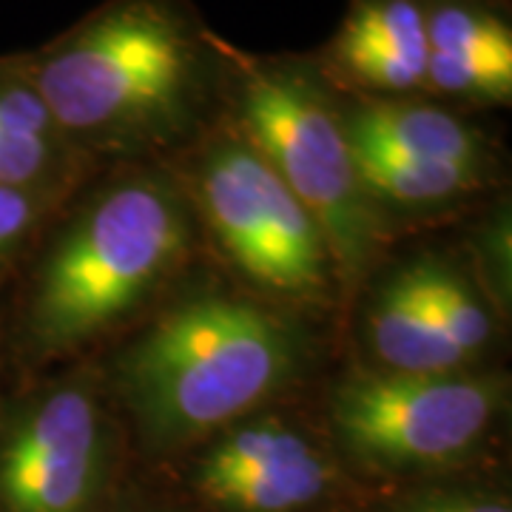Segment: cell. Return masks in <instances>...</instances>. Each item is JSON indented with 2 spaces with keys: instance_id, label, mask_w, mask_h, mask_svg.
Segmentation results:
<instances>
[{
  "instance_id": "4fadbf2b",
  "label": "cell",
  "mask_w": 512,
  "mask_h": 512,
  "mask_svg": "<svg viewBox=\"0 0 512 512\" xmlns=\"http://www.w3.org/2000/svg\"><path fill=\"white\" fill-rule=\"evenodd\" d=\"M353 163L370 200H390L399 205H436L453 200L478 188L487 174V168L476 165L413 160L379 148H353Z\"/></svg>"
},
{
  "instance_id": "3957f363",
  "label": "cell",
  "mask_w": 512,
  "mask_h": 512,
  "mask_svg": "<svg viewBox=\"0 0 512 512\" xmlns=\"http://www.w3.org/2000/svg\"><path fill=\"white\" fill-rule=\"evenodd\" d=\"M191 214L160 171L120 177L52 239L26 299L40 353H72L123 325L191 248Z\"/></svg>"
},
{
  "instance_id": "ba28073f",
  "label": "cell",
  "mask_w": 512,
  "mask_h": 512,
  "mask_svg": "<svg viewBox=\"0 0 512 512\" xmlns=\"http://www.w3.org/2000/svg\"><path fill=\"white\" fill-rule=\"evenodd\" d=\"M316 63L356 100H410L427 92L424 0H350Z\"/></svg>"
},
{
  "instance_id": "2e32d148",
  "label": "cell",
  "mask_w": 512,
  "mask_h": 512,
  "mask_svg": "<svg viewBox=\"0 0 512 512\" xmlns=\"http://www.w3.org/2000/svg\"><path fill=\"white\" fill-rule=\"evenodd\" d=\"M60 194L0 185V279L15 268L20 254L32 245L43 220Z\"/></svg>"
},
{
  "instance_id": "9c48e42d",
  "label": "cell",
  "mask_w": 512,
  "mask_h": 512,
  "mask_svg": "<svg viewBox=\"0 0 512 512\" xmlns=\"http://www.w3.org/2000/svg\"><path fill=\"white\" fill-rule=\"evenodd\" d=\"M424 26V97L453 109L510 106V0H424Z\"/></svg>"
},
{
  "instance_id": "8992f818",
  "label": "cell",
  "mask_w": 512,
  "mask_h": 512,
  "mask_svg": "<svg viewBox=\"0 0 512 512\" xmlns=\"http://www.w3.org/2000/svg\"><path fill=\"white\" fill-rule=\"evenodd\" d=\"M501 382L447 373H359L333 390L330 421L365 464L413 470L470 453L501 407Z\"/></svg>"
},
{
  "instance_id": "9a60e30c",
  "label": "cell",
  "mask_w": 512,
  "mask_h": 512,
  "mask_svg": "<svg viewBox=\"0 0 512 512\" xmlns=\"http://www.w3.org/2000/svg\"><path fill=\"white\" fill-rule=\"evenodd\" d=\"M410 271H413L421 299L430 308V316L436 319L447 342L456 348L467 365L478 350L490 342V333H493L490 313L478 299V291L456 268L436 259L413 262Z\"/></svg>"
},
{
  "instance_id": "5b68a950",
  "label": "cell",
  "mask_w": 512,
  "mask_h": 512,
  "mask_svg": "<svg viewBox=\"0 0 512 512\" xmlns=\"http://www.w3.org/2000/svg\"><path fill=\"white\" fill-rule=\"evenodd\" d=\"M191 183L222 251L251 282L305 299L328 291L333 259L319 225L225 117L194 143Z\"/></svg>"
},
{
  "instance_id": "8fae6325",
  "label": "cell",
  "mask_w": 512,
  "mask_h": 512,
  "mask_svg": "<svg viewBox=\"0 0 512 512\" xmlns=\"http://www.w3.org/2000/svg\"><path fill=\"white\" fill-rule=\"evenodd\" d=\"M89 160L66 140L18 55H0V185L60 194Z\"/></svg>"
},
{
  "instance_id": "ac0fdd59",
  "label": "cell",
  "mask_w": 512,
  "mask_h": 512,
  "mask_svg": "<svg viewBox=\"0 0 512 512\" xmlns=\"http://www.w3.org/2000/svg\"><path fill=\"white\" fill-rule=\"evenodd\" d=\"M407 512H444V501L441 498H427V501L413 504Z\"/></svg>"
},
{
  "instance_id": "30bf717a",
  "label": "cell",
  "mask_w": 512,
  "mask_h": 512,
  "mask_svg": "<svg viewBox=\"0 0 512 512\" xmlns=\"http://www.w3.org/2000/svg\"><path fill=\"white\" fill-rule=\"evenodd\" d=\"M348 137L353 148H379L413 160L490 168V137L453 106L430 97L356 100L348 97Z\"/></svg>"
},
{
  "instance_id": "e0dca14e",
  "label": "cell",
  "mask_w": 512,
  "mask_h": 512,
  "mask_svg": "<svg viewBox=\"0 0 512 512\" xmlns=\"http://www.w3.org/2000/svg\"><path fill=\"white\" fill-rule=\"evenodd\" d=\"M444 512H512L507 501L501 498H484V495H458V498H441Z\"/></svg>"
},
{
  "instance_id": "6da1fadb",
  "label": "cell",
  "mask_w": 512,
  "mask_h": 512,
  "mask_svg": "<svg viewBox=\"0 0 512 512\" xmlns=\"http://www.w3.org/2000/svg\"><path fill=\"white\" fill-rule=\"evenodd\" d=\"M231 49L191 0H106L20 63L89 163L194 146L225 117Z\"/></svg>"
},
{
  "instance_id": "7a4b0ae2",
  "label": "cell",
  "mask_w": 512,
  "mask_h": 512,
  "mask_svg": "<svg viewBox=\"0 0 512 512\" xmlns=\"http://www.w3.org/2000/svg\"><path fill=\"white\" fill-rule=\"evenodd\" d=\"M302 339L251 299L200 293L165 311L123 353L117 376L154 444H177L242 419L291 379Z\"/></svg>"
},
{
  "instance_id": "277c9868",
  "label": "cell",
  "mask_w": 512,
  "mask_h": 512,
  "mask_svg": "<svg viewBox=\"0 0 512 512\" xmlns=\"http://www.w3.org/2000/svg\"><path fill=\"white\" fill-rule=\"evenodd\" d=\"M345 111L348 94L313 55L231 49L225 120L316 220L333 268L353 276L373 254L379 225L356 174Z\"/></svg>"
},
{
  "instance_id": "7c38bea8",
  "label": "cell",
  "mask_w": 512,
  "mask_h": 512,
  "mask_svg": "<svg viewBox=\"0 0 512 512\" xmlns=\"http://www.w3.org/2000/svg\"><path fill=\"white\" fill-rule=\"evenodd\" d=\"M367 333L376 359L393 373H447L464 365L430 316L410 265L393 274L373 296Z\"/></svg>"
},
{
  "instance_id": "5bb4252c",
  "label": "cell",
  "mask_w": 512,
  "mask_h": 512,
  "mask_svg": "<svg viewBox=\"0 0 512 512\" xmlns=\"http://www.w3.org/2000/svg\"><path fill=\"white\" fill-rule=\"evenodd\" d=\"M333 470L319 450L259 473L200 487L205 498L228 512H293L328 493Z\"/></svg>"
},
{
  "instance_id": "52a82bcc",
  "label": "cell",
  "mask_w": 512,
  "mask_h": 512,
  "mask_svg": "<svg viewBox=\"0 0 512 512\" xmlns=\"http://www.w3.org/2000/svg\"><path fill=\"white\" fill-rule=\"evenodd\" d=\"M106 461V410L92 387L57 384L35 393L0 427V512H86Z\"/></svg>"
}]
</instances>
